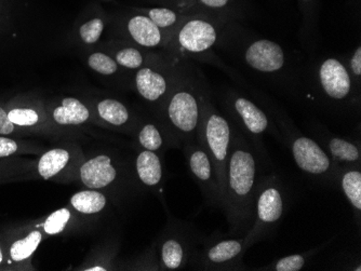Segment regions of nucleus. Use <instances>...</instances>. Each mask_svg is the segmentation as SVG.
<instances>
[{
  "mask_svg": "<svg viewBox=\"0 0 361 271\" xmlns=\"http://www.w3.org/2000/svg\"><path fill=\"white\" fill-rule=\"evenodd\" d=\"M233 125V123H232ZM234 127L225 177L223 211L228 224L229 236L243 237L255 222V197L263 165H269L249 139Z\"/></svg>",
  "mask_w": 361,
  "mask_h": 271,
  "instance_id": "f257e3e1",
  "label": "nucleus"
},
{
  "mask_svg": "<svg viewBox=\"0 0 361 271\" xmlns=\"http://www.w3.org/2000/svg\"><path fill=\"white\" fill-rule=\"evenodd\" d=\"M216 46L262 76L281 84L295 82L293 62L283 46L273 40L250 35L237 21L229 22L223 28Z\"/></svg>",
  "mask_w": 361,
  "mask_h": 271,
  "instance_id": "f03ea898",
  "label": "nucleus"
},
{
  "mask_svg": "<svg viewBox=\"0 0 361 271\" xmlns=\"http://www.w3.org/2000/svg\"><path fill=\"white\" fill-rule=\"evenodd\" d=\"M264 106L283 137V146L288 147L302 173L322 187L336 188L338 165L331 160L313 137L298 129L281 108L267 101H264Z\"/></svg>",
  "mask_w": 361,
  "mask_h": 271,
  "instance_id": "7ed1b4c3",
  "label": "nucleus"
},
{
  "mask_svg": "<svg viewBox=\"0 0 361 271\" xmlns=\"http://www.w3.org/2000/svg\"><path fill=\"white\" fill-rule=\"evenodd\" d=\"M204 77L180 68L178 80L160 109L158 120L174 143L196 139L200 117V90Z\"/></svg>",
  "mask_w": 361,
  "mask_h": 271,
  "instance_id": "20e7f679",
  "label": "nucleus"
},
{
  "mask_svg": "<svg viewBox=\"0 0 361 271\" xmlns=\"http://www.w3.org/2000/svg\"><path fill=\"white\" fill-rule=\"evenodd\" d=\"M233 21L238 20L204 12L190 13L174 30L166 49L176 52L180 56H188L210 63L229 74L228 70H232L213 53L212 48L218 44L223 28Z\"/></svg>",
  "mask_w": 361,
  "mask_h": 271,
  "instance_id": "39448f33",
  "label": "nucleus"
},
{
  "mask_svg": "<svg viewBox=\"0 0 361 271\" xmlns=\"http://www.w3.org/2000/svg\"><path fill=\"white\" fill-rule=\"evenodd\" d=\"M234 137L232 122L223 115L213 102L212 93L206 80L200 90V117L196 139L208 153L216 168L219 184L224 196L225 177L231 145ZM224 206V204H223Z\"/></svg>",
  "mask_w": 361,
  "mask_h": 271,
  "instance_id": "423d86ee",
  "label": "nucleus"
},
{
  "mask_svg": "<svg viewBox=\"0 0 361 271\" xmlns=\"http://www.w3.org/2000/svg\"><path fill=\"white\" fill-rule=\"evenodd\" d=\"M219 102L225 111V116L238 127L261 157L269 163V153L263 141L265 135H271L283 145V137L269 113L234 89H223L219 95Z\"/></svg>",
  "mask_w": 361,
  "mask_h": 271,
  "instance_id": "0eeeda50",
  "label": "nucleus"
},
{
  "mask_svg": "<svg viewBox=\"0 0 361 271\" xmlns=\"http://www.w3.org/2000/svg\"><path fill=\"white\" fill-rule=\"evenodd\" d=\"M289 189L277 173H263L255 197V222L245 240L250 248L257 242L271 239L289 208Z\"/></svg>",
  "mask_w": 361,
  "mask_h": 271,
  "instance_id": "6e6552de",
  "label": "nucleus"
},
{
  "mask_svg": "<svg viewBox=\"0 0 361 271\" xmlns=\"http://www.w3.org/2000/svg\"><path fill=\"white\" fill-rule=\"evenodd\" d=\"M312 82L326 105L338 111L360 113L361 90L353 82L342 56L319 58L312 68Z\"/></svg>",
  "mask_w": 361,
  "mask_h": 271,
  "instance_id": "1a4fd4ad",
  "label": "nucleus"
},
{
  "mask_svg": "<svg viewBox=\"0 0 361 271\" xmlns=\"http://www.w3.org/2000/svg\"><path fill=\"white\" fill-rule=\"evenodd\" d=\"M173 56L162 58L157 62L135 70L133 87L142 100L155 107L159 113L178 80L180 68Z\"/></svg>",
  "mask_w": 361,
  "mask_h": 271,
  "instance_id": "9d476101",
  "label": "nucleus"
},
{
  "mask_svg": "<svg viewBox=\"0 0 361 271\" xmlns=\"http://www.w3.org/2000/svg\"><path fill=\"white\" fill-rule=\"evenodd\" d=\"M248 251L245 237L212 234L204 239V248L197 255L198 267L204 270H245L248 267L243 264V258Z\"/></svg>",
  "mask_w": 361,
  "mask_h": 271,
  "instance_id": "9b49d317",
  "label": "nucleus"
},
{
  "mask_svg": "<svg viewBox=\"0 0 361 271\" xmlns=\"http://www.w3.org/2000/svg\"><path fill=\"white\" fill-rule=\"evenodd\" d=\"M184 153L190 174L200 185L207 203L216 209L223 210L224 196L219 184L216 168L208 153L197 139H190L184 143Z\"/></svg>",
  "mask_w": 361,
  "mask_h": 271,
  "instance_id": "f8f14e48",
  "label": "nucleus"
},
{
  "mask_svg": "<svg viewBox=\"0 0 361 271\" xmlns=\"http://www.w3.org/2000/svg\"><path fill=\"white\" fill-rule=\"evenodd\" d=\"M308 133L322 147L338 167L361 168V144L359 137H343L330 132L317 121L306 122Z\"/></svg>",
  "mask_w": 361,
  "mask_h": 271,
  "instance_id": "ddd939ff",
  "label": "nucleus"
},
{
  "mask_svg": "<svg viewBox=\"0 0 361 271\" xmlns=\"http://www.w3.org/2000/svg\"><path fill=\"white\" fill-rule=\"evenodd\" d=\"M118 26L128 42L144 49L166 48L171 37V34L160 30L151 19L135 10L119 18Z\"/></svg>",
  "mask_w": 361,
  "mask_h": 271,
  "instance_id": "4468645a",
  "label": "nucleus"
},
{
  "mask_svg": "<svg viewBox=\"0 0 361 271\" xmlns=\"http://www.w3.org/2000/svg\"><path fill=\"white\" fill-rule=\"evenodd\" d=\"M80 179L90 189L109 187L117 181L118 169L109 155H99L91 158L81 165Z\"/></svg>",
  "mask_w": 361,
  "mask_h": 271,
  "instance_id": "2eb2a0df",
  "label": "nucleus"
},
{
  "mask_svg": "<svg viewBox=\"0 0 361 271\" xmlns=\"http://www.w3.org/2000/svg\"><path fill=\"white\" fill-rule=\"evenodd\" d=\"M97 116L107 125L121 130L135 131L137 127V115L129 106L121 100L114 98H105L95 105Z\"/></svg>",
  "mask_w": 361,
  "mask_h": 271,
  "instance_id": "dca6fc26",
  "label": "nucleus"
},
{
  "mask_svg": "<svg viewBox=\"0 0 361 271\" xmlns=\"http://www.w3.org/2000/svg\"><path fill=\"white\" fill-rule=\"evenodd\" d=\"M336 188L345 196L352 206L354 220L358 229L361 227V168L338 167Z\"/></svg>",
  "mask_w": 361,
  "mask_h": 271,
  "instance_id": "f3484780",
  "label": "nucleus"
},
{
  "mask_svg": "<svg viewBox=\"0 0 361 271\" xmlns=\"http://www.w3.org/2000/svg\"><path fill=\"white\" fill-rule=\"evenodd\" d=\"M135 131L137 144L146 151L159 153L166 149L170 141H173L159 120L139 119Z\"/></svg>",
  "mask_w": 361,
  "mask_h": 271,
  "instance_id": "a211bd4d",
  "label": "nucleus"
},
{
  "mask_svg": "<svg viewBox=\"0 0 361 271\" xmlns=\"http://www.w3.org/2000/svg\"><path fill=\"white\" fill-rule=\"evenodd\" d=\"M135 169L137 179L145 187H157L164 179V163L155 151L141 149L135 158Z\"/></svg>",
  "mask_w": 361,
  "mask_h": 271,
  "instance_id": "6ab92c4d",
  "label": "nucleus"
},
{
  "mask_svg": "<svg viewBox=\"0 0 361 271\" xmlns=\"http://www.w3.org/2000/svg\"><path fill=\"white\" fill-rule=\"evenodd\" d=\"M119 44L121 46L114 50L113 58H115L117 64L126 70L135 72L143 66L149 65L162 58V56L149 52V49H144L137 44H130V42Z\"/></svg>",
  "mask_w": 361,
  "mask_h": 271,
  "instance_id": "aec40b11",
  "label": "nucleus"
},
{
  "mask_svg": "<svg viewBox=\"0 0 361 271\" xmlns=\"http://www.w3.org/2000/svg\"><path fill=\"white\" fill-rule=\"evenodd\" d=\"M167 237L160 246V264L167 270L182 268L188 260V244L185 239L178 238L176 234Z\"/></svg>",
  "mask_w": 361,
  "mask_h": 271,
  "instance_id": "412c9836",
  "label": "nucleus"
},
{
  "mask_svg": "<svg viewBox=\"0 0 361 271\" xmlns=\"http://www.w3.org/2000/svg\"><path fill=\"white\" fill-rule=\"evenodd\" d=\"M52 118L58 125H79L90 118V111L87 105L75 98H64L61 104L52 111Z\"/></svg>",
  "mask_w": 361,
  "mask_h": 271,
  "instance_id": "4be33fe9",
  "label": "nucleus"
},
{
  "mask_svg": "<svg viewBox=\"0 0 361 271\" xmlns=\"http://www.w3.org/2000/svg\"><path fill=\"white\" fill-rule=\"evenodd\" d=\"M135 10L146 15L160 30H165L171 35L190 14L188 12L174 9V8L166 7V6H162V7L135 8Z\"/></svg>",
  "mask_w": 361,
  "mask_h": 271,
  "instance_id": "5701e85b",
  "label": "nucleus"
},
{
  "mask_svg": "<svg viewBox=\"0 0 361 271\" xmlns=\"http://www.w3.org/2000/svg\"><path fill=\"white\" fill-rule=\"evenodd\" d=\"M320 0H299L302 14L300 37L306 46H313L317 39Z\"/></svg>",
  "mask_w": 361,
  "mask_h": 271,
  "instance_id": "b1692460",
  "label": "nucleus"
},
{
  "mask_svg": "<svg viewBox=\"0 0 361 271\" xmlns=\"http://www.w3.org/2000/svg\"><path fill=\"white\" fill-rule=\"evenodd\" d=\"M329 240L328 242L319 244V246H315V248H310V250L305 251V252L295 253V254L288 255L285 258H278V260H274L271 264L267 265L264 267H259V270H267V271H300L302 269L305 268L307 264H310L315 258L316 255L324 250L330 242L334 240Z\"/></svg>",
  "mask_w": 361,
  "mask_h": 271,
  "instance_id": "393cba45",
  "label": "nucleus"
},
{
  "mask_svg": "<svg viewBox=\"0 0 361 271\" xmlns=\"http://www.w3.org/2000/svg\"><path fill=\"white\" fill-rule=\"evenodd\" d=\"M70 158V153L64 149L47 151L38 163V173L44 179H51L68 165Z\"/></svg>",
  "mask_w": 361,
  "mask_h": 271,
  "instance_id": "a878e982",
  "label": "nucleus"
},
{
  "mask_svg": "<svg viewBox=\"0 0 361 271\" xmlns=\"http://www.w3.org/2000/svg\"><path fill=\"white\" fill-rule=\"evenodd\" d=\"M197 12L227 15L240 20L243 12L240 0H195Z\"/></svg>",
  "mask_w": 361,
  "mask_h": 271,
  "instance_id": "bb28decb",
  "label": "nucleus"
},
{
  "mask_svg": "<svg viewBox=\"0 0 361 271\" xmlns=\"http://www.w3.org/2000/svg\"><path fill=\"white\" fill-rule=\"evenodd\" d=\"M107 198L103 194L94 190H82L75 194L71 199V204L76 211L82 214H97L105 209Z\"/></svg>",
  "mask_w": 361,
  "mask_h": 271,
  "instance_id": "cd10ccee",
  "label": "nucleus"
},
{
  "mask_svg": "<svg viewBox=\"0 0 361 271\" xmlns=\"http://www.w3.org/2000/svg\"><path fill=\"white\" fill-rule=\"evenodd\" d=\"M42 234L36 230V232H30L26 238L14 242L10 248L12 260L16 262L27 260L30 256H32V253L35 252L36 248L42 242Z\"/></svg>",
  "mask_w": 361,
  "mask_h": 271,
  "instance_id": "c85d7f7f",
  "label": "nucleus"
},
{
  "mask_svg": "<svg viewBox=\"0 0 361 271\" xmlns=\"http://www.w3.org/2000/svg\"><path fill=\"white\" fill-rule=\"evenodd\" d=\"M88 65L91 70L103 76H114L118 74L123 68L117 64L113 56L104 52H94L88 58Z\"/></svg>",
  "mask_w": 361,
  "mask_h": 271,
  "instance_id": "c756f323",
  "label": "nucleus"
},
{
  "mask_svg": "<svg viewBox=\"0 0 361 271\" xmlns=\"http://www.w3.org/2000/svg\"><path fill=\"white\" fill-rule=\"evenodd\" d=\"M105 28V22L102 18H94L82 24L79 28L80 39L87 44H97L102 36Z\"/></svg>",
  "mask_w": 361,
  "mask_h": 271,
  "instance_id": "7c9ffc66",
  "label": "nucleus"
},
{
  "mask_svg": "<svg viewBox=\"0 0 361 271\" xmlns=\"http://www.w3.org/2000/svg\"><path fill=\"white\" fill-rule=\"evenodd\" d=\"M343 62L345 64L348 74L352 77L353 82L356 84L357 88L361 90V46L355 48L350 53L341 54Z\"/></svg>",
  "mask_w": 361,
  "mask_h": 271,
  "instance_id": "2f4dec72",
  "label": "nucleus"
},
{
  "mask_svg": "<svg viewBox=\"0 0 361 271\" xmlns=\"http://www.w3.org/2000/svg\"><path fill=\"white\" fill-rule=\"evenodd\" d=\"M71 212L68 209H60L50 214L44 222V232L48 234H61L71 220Z\"/></svg>",
  "mask_w": 361,
  "mask_h": 271,
  "instance_id": "473e14b6",
  "label": "nucleus"
},
{
  "mask_svg": "<svg viewBox=\"0 0 361 271\" xmlns=\"http://www.w3.org/2000/svg\"><path fill=\"white\" fill-rule=\"evenodd\" d=\"M10 121L13 125H21V127H30L36 125L39 121V116L34 109L16 108L8 113Z\"/></svg>",
  "mask_w": 361,
  "mask_h": 271,
  "instance_id": "72a5a7b5",
  "label": "nucleus"
},
{
  "mask_svg": "<svg viewBox=\"0 0 361 271\" xmlns=\"http://www.w3.org/2000/svg\"><path fill=\"white\" fill-rule=\"evenodd\" d=\"M18 151V144L13 139L0 137V158L13 155Z\"/></svg>",
  "mask_w": 361,
  "mask_h": 271,
  "instance_id": "f704fd0d",
  "label": "nucleus"
},
{
  "mask_svg": "<svg viewBox=\"0 0 361 271\" xmlns=\"http://www.w3.org/2000/svg\"><path fill=\"white\" fill-rule=\"evenodd\" d=\"M13 131V123L10 121L7 113L0 107V134H10Z\"/></svg>",
  "mask_w": 361,
  "mask_h": 271,
  "instance_id": "c9c22d12",
  "label": "nucleus"
},
{
  "mask_svg": "<svg viewBox=\"0 0 361 271\" xmlns=\"http://www.w3.org/2000/svg\"><path fill=\"white\" fill-rule=\"evenodd\" d=\"M86 270H88V271H105V270H106V269H105L104 267L97 266V267H92V268L86 269Z\"/></svg>",
  "mask_w": 361,
  "mask_h": 271,
  "instance_id": "e433bc0d",
  "label": "nucleus"
},
{
  "mask_svg": "<svg viewBox=\"0 0 361 271\" xmlns=\"http://www.w3.org/2000/svg\"><path fill=\"white\" fill-rule=\"evenodd\" d=\"M3 262V253H1V250H0V264Z\"/></svg>",
  "mask_w": 361,
  "mask_h": 271,
  "instance_id": "4c0bfd02",
  "label": "nucleus"
}]
</instances>
